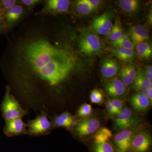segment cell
Wrapping results in <instances>:
<instances>
[{
  "label": "cell",
  "mask_w": 152,
  "mask_h": 152,
  "mask_svg": "<svg viewBox=\"0 0 152 152\" xmlns=\"http://www.w3.org/2000/svg\"><path fill=\"white\" fill-rule=\"evenodd\" d=\"M15 53L14 70L24 81L34 78L51 87L64 81L77 65L72 53L54 45L45 35H34L25 38Z\"/></svg>",
  "instance_id": "cell-1"
},
{
  "label": "cell",
  "mask_w": 152,
  "mask_h": 152,
  "mask_svg": "<svg viewBox=\"0 0 152 152\" xmlns=\"http://www.w3.org/2000/svg\"><path fill=\"white\" fill-rule=\"evenodd\" d=\"M78 45L80 51L89 56L99 53L103 48L101 39L93 31H82L78 39Z\"/></svg>",
  "instance_id": "cell-2"
},
{
  "label": "cell",
  "mask_w": 152,
  "mask_h": 152,
  "mask_svg": "<svg viewBox=\"0 0 152 152\" xmlns=\"http://www.w3.org/2000/svg\"><path fill=\"white\" fill-rule=\"evenodd\" d=\"M1 109L6 121L22 118L28 114V112L22 107L18 101L11 94L10 88L8 86L6 88Z\"/></svg>",
  "instance_id": "cell-3"
},
{
  "label": "cell",
  "mask_w": 152,
  "mask_h": 152,
  "mask_svg": "<svg viewBox=\"0 0 152 152\" xmlns=\"http://www.w3.org/2000/svg\"><path fill=\"white\" fill-rule=\"evenodd\" d=\"M27 126L28 129L27 134L31 135H39L48 133L52 128V124L47 115L42 114L34 119L29 121Z\"/></svg>",
  "instance_id": "cell-4"
},
{
  "label": "cell",
  "mask_w": 152,
  "mask_h": 152,
  "mask_svg": "<svg viewBox=\"0 0 152 152\" xmlns=\"http://www.w3.org/2000/svg\"><path fill=\"white\" fill-rule=\"evenodd\" d=\"M113 26L111 15L108 12L95 18L91 24L93 31L103 35H109Z\"/></svg>",
  "instance_id": "cell-5"
},
{
  "label": "cell",
  "mask_w": 152,
  "mask_h": 152,
  "mask_svg": "<svg viewBox=\"0 0 152 152\" xmlns=\"http://www.w3.org/2000/svg\"><path fill=\"white\" fill-rule=\"evenodd\" d=\"M138 120L134 116L132 110L128 107L123 109L122 111L114 120L115 127L117 130H122L129 129L135 126Z\"/></svg>",
  "instance_id": "cell-6"
},
{
  "label": "cell",
  "mask_w": 152,
  "mask_h": 152,
  "mask_svg": "<svg viewBox=\"0 0 152 152\" xmlns=\"http://www.w3.org/2000/svg\"><path fill=\"white\" fill-rule=\"evenodd\" d=\"M70 6L68 0H48L45 1L43 8L40 12L43 14L63 13L68 12Z\"/></svg>",
  "instance_id": "cell-7"
},
{
  "label": "cell",
  "mask_w": 152,
  "mask_h": 152,
  "mask_svg": "<svg viewBox=\"0 0 152 152\" xmlns=\"http://www.w3.org/2000/svg\"><path fill=\"white\" fill-rule=\"evenodd\" d=\"M133 137L130 129L122 130L115 136L114 142L119 152L129 151Z\"/></svg>",
  "instance_id": "cell-8"
},
{
  "label": "cell",
  "mask_w": 152,
  "mask_h": 152,
  "mask_svg": "<svg viewBox=\"0 0 152 152\" xmlns=\"http://www.w3.org/2000/svg\"><path fill=\"white\" fill-rule=\"evenodd\" d=\"M99 126V121L96 118H86L76 125V132L80 137L89 135L96 132Z\"/></svg>",
  "instance_id": "cell-9"
},
{
  "label": "cell",
  "mask_w": 152,
  "mask_h": 152,
  "mask_svg": "<svg viewBox=\"0 0 152 152\" xmlns=\"http://www.w3.org/2000/svg\"><path fill=\"white\" fill-rule=\"evenodd\" d=\"M151 145V140L148 134L141 132L133 137L131 148L133 152H147Z\"/></svg>",
  "instance_id": "cell-10"
},
{
  "label": "cell",
  "mask_w": 152,
  "mask_h": 152,
  "mask_svg": "<svg viewBox=\"0 0 152 152\" xmlns=\"http://www.w3.org/2000/svg\"><path fill=\"white\" fill-rule=\"evenodd\" d=\"M27 126L22 118H18L6 121L4 132L9 137L27 134Z\"/></svg>",
  "instance_id": "cell-11"
},
{
  "label": "cell",
  "mask_w": 152,
  "mask_h": 152,
  "mask_svg": "<svg viewBox=\"0 0 152 152\" xmlns=\"http://www.w3.org/2000/svg\"><path fill=\"white\" fill-rule=\"evenodd\" d=\"M104 88L109 96L115 98L123 96L126 91L124 85L117 78L106 81L104 84Z\"/></svg>",
  "instance_id": "cell-12"
},
{
  "label": "cell",
  "mask_w": 152,
  "mask_h": 152,
  "mask_svg": "<svg viewBox=\"0 0 152 152\" xmlns=\"http://www.w3.org/2000/svg\"><path fill=\"white\" fill-rule=\"evenodd\" d=\"M129 35L135 46L140 43L146 42L149 39L148 31L145 27L142 25L132 27Z\"/></svg>",
  "instance_id": "cell-13"
},
{
  "label": "cell",
  "mask_w": 152,
  "mask_h": 152,
  "mask_svg": "<svg viewBox=\"0 0 152 152\" xmlns=\"http://www.w3.org/2000/svg\"><path fill=\"white\" fill-rule=\"evenodd\" d=\"M119 69V66L115 60L104 59L101 65V72L104 77L112 78L115 76Z\"/></svg>",
  "instance_id": "cell-14"
},
{
  "label": "cell",
  "mask_w": 152,
  "mask_h": 152,
  "mask_svg": "<svg viewBox=\"0 0 152 152\" xmlns=\"http://www.w3.org/2000/svg\"><path fill=\"white\" fill-rule=\"evenodd\" d=\"M53 124L56 127L71 130L77 124V121L72 115L68 112H65L55 118Z\"/></svg>",
  "instance_id": "cell-15"
},
{
  "label": "cell",
  "mask_w": 152,
  "mask_h": 152,
  "mask_svg": "<svg viewBox=\"0 0 152 152\" xmlns=\"http://www.w3.org/2000/svg\"><path fill=\"white\" fill-rule=\"evenodd\" d=\"M130 102L133 108L140 113L146 111L150 104L146 95L143 93H137L133 95L131 97Z\"/></svg>",
  "instance_id": "cell-16"
},
{
  "label": "cell",
  "mask_w": 152,
  "mask_h": 152,
  "mask_svg": "<svg viewBox=\"0 0 152 152\" xmlns=\"http://www.w3.org/2000/svg\"><path fill=\"white\" fill-rule=\"evenodd\" d=\"M137 75L135 67L132 65L124 66L120 71L121 80L125 86L133 83Z\"/></svg>",
  "instance_id": "cell-17"
},
{
  "label": "cell",
  "mask_w": 152,
  "mask_h": 152,
  "mask_svg": "<svg viewBox=\"0 0 152 152\" xmlns=\"http://www.w3.org/2000/svg\"><path fill=\"white\" fill-rule=\"evenodd\" d=\"M109 50L118 59L124 62H131L135 57V53L133 50L121 48H110Z\"/></svg>",
  "instance_id": "cell-18"
},
{
  "label": "cell",
  "mask_w": 152,
  "mask_h": 152,
  "mask_svg": "<svg viewBox=\"0 0 152 152\" xmlns=\"http://www.w3.org/2000/svg\"><path fill=\"white\" fill-rule=\"evenodd\" d=\"M133 84L134 89L141 93L146 92L152 87V81L146 78L142 73L137 74Z\"/></svg>",
  "instance_id": "cell-19"
},
{
  "label": "cell",
  "mask_w": 152,
  "mask_h": 152,
  "mask_svg": "<svg viewBox=\"0 0 152 152\" xmlns=\"http://www.w3.org/2000/svg\"><path fill=\"white\" fill-rule=\"evenodd\" d=\"M24 12L23 6L16 5L6 11L5 17L6 22L12 24L18 21L21 18Z\"/></svg>",
  "instance_id": "cell-20"
},
{
  "label": "cell",
  "mask_w": 152,
  "mask_h": 152,
  "mask_svg": "<svg viewBox=\"0 0 152 152\" xmlns=\"http://www.w3.org/2000/svg\"><path fill=\"white\" fill-rule=\"evenodd\" d=\"M111 45L115 48H121L132 50H134L135 46L129 35L128 34H124L117 41L111 42Z\"/></svg>",
  "instance_id": "cell-21"
},
{
  "label": "cell",
  "mask_w": 152,
  "mask_h": 152,
  "mask_svg": "<svg viewBox=\"0 0 152 152\" xmlns=\"http://www.w3.org/2000/svg\"><path fill=\"white\" fill-rule=\"evenodd\" d=\"M137 53L139 57L142 59L150 58L152 56L151 46L146 42L140 43L135 46Z\"/></svg>",
  "instance_id": "cell-22"
},
{
  "label": "cell",
  "mask_w": 152,
  "mask_h": 152,
  "mask_svg": "<svg viewBox=\"0 0 152 152\" xmlns=\"http://www.w3.org/2000/svg\"><path fill=\"white\" fill-rule=\"evenodd\" d=\"M113 137L111 131L107 128H103L97 132L94 137L95 144L108 142Z\"/></svg>",
  "instance_id": "cell-23"
},
{
  "label": "cell",
  "mask_w": 152,
  "mask_h": 152,
  "mask_svg": "<svg viewBox=\"0 0 152 152\" xmlns=\"http://www.w3.org/2000/svg\"><path fill=\"white\" fill-rule=\"evenodd\" d=\"M119 2L123 10L129 13L135 12L140 7V1L137 0H121Z\"/></svg>",
  "instance_id": "cell-24"
},
{
  "label": "cell",
  "mask_w": 152,
  "mask_h": 152,
  "mask_svg": "<svg viewBox=\"0 0 152 152\" xmlns=\"http://www.w3.org/2000/svg\"><path fill=\"white\" fill-rule=\"evenodd\" d=\"M124 35V30L120 23L118 21H116L109 34V39L111 42H115L122 37Z\"/></svg>",
  "instance_id": "cell-25"
},
{
  "label": "cell",
  "mask_w": 152,
  "mask_h": 152,
  "mask_svg": "<svg viewBox=\"0 0 152 152\" xmlns=\"http://www.w3.org/2000/svg\"><path fill=\"white\" fill-rule=\"evenodd\" d=\"M76 9L77 12L81 15H89L94 11L86 1V0H78L76 2Z\"/></svg>",
  "instance_id": "cell-26"
},
{
  "label": "cell",
  "mask_w": 152,
  "mask_h": 152,
  "mask_svg": "<svg viewBox=\"0 0 152 152\" xmlns=\"http://www.w3.org/2000/svg\"><path fill=\"white\" fill-rule=\"evenodd\" d=\"M90 99L93 103L101 104L104 102L103 94L100 90L94 89L91 93Z\"/></svg>",
  "instance_id": "cell-27"
},
{
  "label": "cell",
  "mask_w": 152,
  "mask_h": 152,
  "mask_svg": "<svg viewBox=\"0 0 152 152\" xmlns=\"http://www.w3.org/2000/svg\"><path fill=\"white\" fill-rule=\"evenodd\" d=\"M94 152H114L113 147L108 142L95 144Z\"/></svg>",
  "instance_id": "cell-28"
},
{
  "label": "cell",
  "mask_w": 152,
  "mask_h": 152,
  "mask_svg": "<svg viewBox=\"0 0 152 152\" xmlns=\"http://www.w3.org/2000/svg\"><path fill=\"white\" fill-rule=\"evenodd\" d=\"M92 111V107L91 104L87 103L83 104L79 108L78 115L80 118H86L91 114Z\"/></svg>",
  "instance_id": "cell-29"
},
{
  "label": "cell",
  "mask_w": 152,
  "mask_h": 152,
  "mask_svg": "<svg viewBox=\"0 0 152 152\" xmlns=\"http://www.w3.org/2000/svg\"><path fill=\"white\" fill-rule=\"evenodd\" d=\"M15 0H2L0 1V16L1 14L5 13L6 11L17 5Z\"/></svg>",
  "instance_id": "cell-30"
},
{
  "label": "cell",
  "mask_w": 152,
  "mask_h": 152,
  "mask_svg": "<svg viewBox=\"0 0 152 152\" xmlns=\"http://www.w3.org/2000/svg\"><path fill=\"white\" fill-rule=\"evenodd\" d=\"M109 101L113 107L117 115H118L124 109L123 108V104H124L123 101L117 98L109 99Z\"/></svg>",
  "instance_id": "cell-31"
},
{
  "label": "cell",
  "mask_w": 152,
  "mask_h": 152,
  "mask_svg": "<svg viewBox=\"0 0 152 152\" xmlns=\"http://www.w3.org/2000/svg\"><path fill=\"white\" fill-rule=\"evenodd\" d=\"M40 1H39V0H22V1H20V2L22 3V4L28 8H32L33 7H34Z\"/></svg>",
  "instance_id": "cell-32"
},
{
  "label": "cell",
  "mask_w": 152,
  "mask_h": 152,
  "mask_svg": "<svg viewBox=\"0 0 152 152\" xmlns=\"http://www.w3.org/2000/svg\"><path fill=\"white\" fill-rule=\"evenodd\" d=\"M105 104L107 110L109 114L113 115H117L115 110H114L113 107L110 102L109 99L107 100L106 101Z\"/></svg>",
  "instance_id": "cell-33"
},
{
  "label": "cell",
  "mask_w": 152,
  "mask_h": 152,
  "mask_svg": "<svg viewBox=\"0 0 152 152\" xmlns=\"http://www.w3.org/2000/svg\"><path fill=\"white\" fill-rule=\"evenodd\" d=\"M86 1L94 10L97 8L101 4V1L99 0H86Z\"/></svg>",
  "instance_id": "cell-34"
},
{
  "label": "cell",
  "mask_w": 152,
  "mask_h": 152,
  "mask_svg": "<svg viewBox=\"0 0 152 152\" xmlns=\"http://www.w3.org/2000/svg\"><path fill=\"white\" fill-rule=\"evenodd\" d=\"M145 95H146L149 101L150 104L152 103V87L150 88L149 89L145 92Z\"/></svg>",
  "instance_id": "cell-35"
},
{
  "label": "cell",
  "mask_w": 152,
  "mask_h": 152,
  "mask_svg": "<svg viewBox=\"0 0 152 152\" xmlns=\"http://www.w3.org/2000/svg\"><path fill=\"white\" fill-rule=\"evenodd\" d=\"M145 72L148 73L152 74V66H149L147 67L145 69Z\"/></svg>",
  "instance_id": "cell-36"
}]
</instances>
